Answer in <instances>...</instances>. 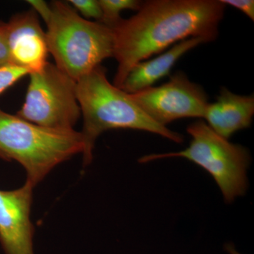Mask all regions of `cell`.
I'll return each mask as SVG.
<instances>
[{"label":"cell","instance_id":"obj_1","mask_svg":"<svg viewBox=\"0 0 254 254\" xmlns=\"http://www.w3.org/2000/svg\"><path fill=\"white\" fill-rule=\"evenodd\" d=\"M226 5L221 0H148L110 28L118 63L113 84L121 88L136 64L190 38L215 41Z\"/></svg>","mask_w":254,"mask_h":254},{"label":"cell","instance_id":"obj_2","mask_svg":"<svg viewBox=\"0 0 254 254\" xmlns=\"http://www.w3.org/2000/svg\"><path fill=\"white\" fill-rule=\"evenodd\" d=\"M76 95L83 118L81 133L84 141L83 166L93 161L95 141L111 129L150 132L182 143L184 136L150 120L142 112L131 95L108 81L101 64L76 81Z\"/></svg>","mask_w":254,"mask_h":254},{"label":"cell","instance_id":"obj_3","mask_svg":"<svg viewBox=\"0 0 254 254\" xmlns=\"http://www.w3.org/2000/svg\"><path fill=\"white\" fill-rule=\"evenodd\" d=\"M81 132L35 125L0 108V158L21 164L36 187L57 166L83 153Z\"/></svg>","mask_w":254,"mask_h":254},{"label":"cell","instance_id":"obj_4","mask_svg":"<svg viewBox=\"0 0 254 254\" xmlns=\"http://www.w3.org/2000/svg\"><path fill=\"white\" fill-rule=\"evenodd\" d=\"M50 6L47 43L55 65L64 73L77 81L103 60L113 58L111 28L85 19L68 3L54 1Z\"/></svg>","mask_w":254,"mask_h":254},{"label":"cell","instance_id":"obj_5","mask_svg":"<svg viewBox=\"0 0 254 254\" xmlns=\"http://www.w3.org/2000/svg\"><path fill=\"white\" fill-rule=\"evenodd\" d=\"M187 131L191 140L185 150L145 155L138 160V163H150L164 158L187 159L211 175L227 203L245 195L248 190L247 172L252 160L250 151L243 145L222 138L203 120L190 124Z\"/></svg>","mask_w":254,"mask_h":254},{"label":"cell","instance_id":"obj_6","mask_svg":"<svg viewBox=\"0 0 254 254\" xmlns=\"http://www.w3.org/2000/svg\"><path fill=\"white\" fill-rule=\"evenodd\" d=\"M29 76L25 102L16 115L46 128L73 129L81 115L76 81L48 62Z\"/></svg>","mask_w":254,"mask_h":254},{"label":"cell","instance_id":"obj_7","mask_svg":"<svg viewBox=\"0 0 254 254\" xmlns=\"http://www.w3.org/2000/svg\"><path fill=\"white\" fill-rule=\"evenodd\" d=\"M133 101L155 123L167 127L182 118H203L208 95L200 85L177 71L166 83L131 94Z\"/></svg>","mask_w":254,"mask_h":254},{"label":"cell","instance_id":"obj_8","mask_svg":"<svg viewBox=\"0 0 254 254\" xmlns=\"http://www.w3.org/2000/svg\"><path fill=\"white\" fill-rule=\"evenodd\" d=\"M34 187L0 190V243L5 254H33L31 210Z\"/></svg>","mask_w":254,"mask_h":254},{"label":"cell","instance_id":"obj_9","mask_svg":"<svg viewBox=\"0 0 254 254\" xmlns=\"http://www.w3.org/2000/svg\"><path fill=\"white\" fill-rule=\"evenodd\" d=\"M6 29L10 64L27 70L29 74L41 71L48 63L49 50L36 11L31 9L14 15Z\"/></svg>","mask_w":254,"mask_h":254},{"label":"cell","instance_id":"obj_10","mask_svg":"<svg viewBox=\"0 0 254 254\" xmlns=\"http://www.w3.org/2000/svg\"><path fill=\"white\" fill-rule=\"evenodd\" d=\"M254 115V94L237 95L222 87L216 101L207 105L203 119L215 133L229 140L251 126Z\"/></svg>","mask_w":254,"mask_h":254},{"label":"cell","instance_id":"obj_11","mask_svg":"<svg viewBox=\"0 0 254 254\" xmlns=\"http://www.w3.org/2000/svg\"><path fill=\"white\" fill-rule=\"evenodd\" d=\"M208 43L201 38H190L174 45L168 51L154 59L144 60L131 68L121 89L129 94L143 91L170 73L175 63L190 50Z\"/></svg>","mask_w":254,"mask_h":254},{"label":"cell","instance_id":"obj_12","mask_svg":"<svg viewBox=\"0 0 254 254\" xmlns=\"http://www.w3.org/2000/svg\"><path fill=\"white\" fill-rule=\"evenodd\" d=\"M98 1L103 11V19L100 23L110 28L121 19L120 13L124 10L138 11L142 4V1L138 0H98Z\"/></svg>","mask_w":254,"mask_h":254},{"label":"cell","instance_id":"obj_13","mask_svg":"<svg viewBox=\"0 0 254 254\" xmlns=\"http://www.w3.org/2000/svg\"><path fill=\"white\" fill-rule=\"evenodd\" d=\"M68 4L77 12H80L85 19L93 18L97 22H101L103 11L98 0H70Z\"/></svg>","mask_w":254,"mask_h":254},{"label":"cell","instance_id":"obj_14","mask_svg":"<svg viewBox=\"0 0 254 254\" xmlns=\"http://www.w3.org/2000/svg\"><path fill=\"white\" fill-rule=\"evenodd\" d=\"M28 74L27 70L12 64L0 68V94Z\"/></svg>","mask_w":254,"mask_h":254},{"label":"cell","instance_id":"obj_15","mask_svg":"<svg viewBox=\"0 0 254 254\" xmlns=\"http://www.w3.org/2000/svg\"><path fill=\"white\" fill-rule=\"evenodd\" d=\"M6 23L0 21V68L10 64Z\"/></svg>","mask_w":254,"mask_h":254},{"label":"cell","instance_id":"obj_16","mask_svg":"<svg viewBox=\"0 0 254 254\" xmlns=\"http://www.w3.org/2000/svg\"><path fill=\"white\" fill-rule=\"evenodd\" d=\"M223 4L230 5L247 15L254 21V1L253 0H221Z\"/></svg>","mask_w":254,"mask_h":254},{"label":"cell","instance_id":"obj_17","mask_svg":"<svg viewBox=\"0 0 254 254\" xmlns=\"http://www.w3.org/2000/svg\"><path fill=\"white\" fill-rule=\"evenodd\" d=\"M31 5L32 9L36 11L37 14H40L43 21L48 22L51 16L52 9L50 5L47 4L46 1L42 0H29L27 1Z\"/></svg>","mask_w":254,"mask_h":254},{"label":"cell","instance_id":"obj_18","mask_svg":"<svg viewBox=\"0 0 254 254\" xmlns=\"http://www.w3.org/2000/svg\"><path fill=\"white\" fill-rule=\"evenodd\" d=\"M225 249L227 253L230 254H242L240 252H237L236 249L231 244H227V245H225Z\"/></svg>","mask_w":254,"mask_h":254}]
</instances>
